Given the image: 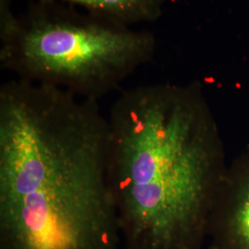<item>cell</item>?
I'll return each instance as SVG.
<instances>
[{"mask_svg":"<svg viewBox=\"0 0 249 249\" xmlns=\"http://www.w3.org/2000/svg\"><path fill=\"white\" fill-rule=\"evenodd\" d=\"M37 1V0H33ZM69 4L126 25L154 22L163 13L167 0H38Z\"/></svg>","mask_w":249,"mask_h":249,"instance_id":"5","label":"cell"},{"mask_svg":"<svg viewBox=\"0 0 249 249\" xmlns=\"http://www.w3.org/2000/svg\"><path fill=\"white\" fill-rule=\"evenodd\" d=\"M108 121L110 179L125 249H201L228 163L200 82L126 89Z\"/></svg>","mask_w":249,"mask_h":249,"instance_id":"2","label":"cell"},{"mask_svg":"<svg viewBox=\"0 0 249 249\" xmlns=\"http://www.w3.org/2000/svg\"><path fill=\"white\" fill-rule=\"evenodd\" d=\"M110 126L99 101L0 86V249H118Z\"/></svg>","mask_w":249,"mask_h":249,"instance_id":"1","label":"cell"},{"mask_svg":"<svg viewBox=\"0 0 249 249\" xmlns=\"http://www.w3.org/2000/svg\"><path fill=\"white\" fill-rule=\"evenodd\" d=\"M149 31L69 4L33 1L0 28V66L19 80L99 101L151 62Z\"/></svg>","mask_w":249,"mask_h":249,"instance_id":"3","label":"cell"},{"mask_svg":"<svg viewBox=\"0 0 249 249\" xmlns=\"http://www.w3.org/2000/svg\"><path fill=\"white\" fill-rule=\"evenodd\" d=\"M209 249H249V145L228 163L208 221Z\"/></svg>","mask_w":249,"mask_h":249,"instance_id":"4","label":"cell"}]
</instances>
